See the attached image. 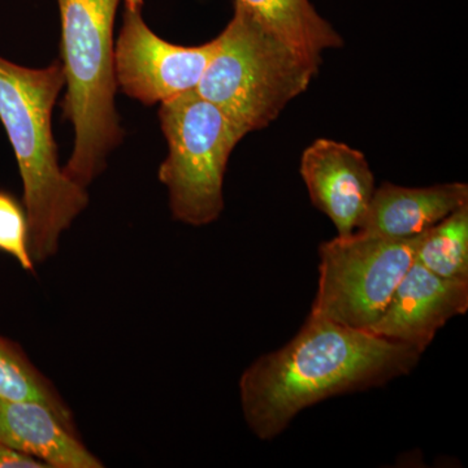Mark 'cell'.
<instances>
[{"instance_id":"6da1fadb","label":"cell","mask_w":468,"mask_h":468,"mask_svg":"<svg viewBox=\"0 0 468 468\" xmlns=\"http://www.w3.org/2000/svg\"><path fill=\"white\" fill-rule=\"evenodd\" d=\"M420 358L410 345L309 315L285 346L243 371V418L258 439H275L302 410L405 377Z\"/></svg>"},{"instance_id":"7a4b0ae2","label":"cell","mask_w":468,"mask_h":468,"mask_svg":"<svg viewBox=\"0 0 468 468\" xmlns=\"http://www.w3.org/2000/svg\"><path fill=\"white\" fill-rule=\"evenodd\" d=\"M63 86L58 61L27 68L0 57V122L16 156L37 266L58 254L61 236L89 206L88 187L58 165L51 117Z\"/></svg>"},{"instance_id":"3957f363","label":"cell","mask_w":468,"mask_h":468,"mask_svg":"<svg viewBox=\"0 0 468 468\" xmlns=\"http://www.w3.org/2000/svg\"><path fill=\"white\" fill-rule=\"evenodd\" d=\"M66 95L63 117L75 131L64 171L88 187L122 143L116 111L113 26L120 0H58Z\"/></svg>"},{"instance_id":"277c9868","label":"cell","mask_w":468,"mask_h":468,"mask_svg":"<svg viewBox=\"0 0 468 468\" xmlns=\"http://www.w3.org/2000/svg\"><path fill=\"white\" fill-rule=\"evenodd\" d=\"M217 39L196 91L248 134L272 124L319 73L239 2Z\"/></svg>"},{"instance_id":"5b68a950","label":"cell","mask_w":468,"mask_h":468,"mask_svg":"<svg viewBox=\"0 0 468 468\" xmlns=\"http://www.w3.org/2000/svg\"><path fill=\"white\" fill-rule=\"evenodd\" d=\"M159 120L168 155L158 177L167 187L172 217L186 226H208L223 214L228 162L248 133L196 90L160 103Z\"/></svg>"},{"instance_id":"8992f818","label":"cell","mask_w":468,"mask_h":468,"mask_svg":"<svg viewBox=\"0 0 468 468\" xmlns=\"http://www.w3.org/2000/svg\"><path fill=\"white\" fill-rule=\"evenodd\" d=\"M419 237L354 232L319 246V282L310 315L368 331L412 266Z\"/></svg>"},{"instance_id":"52a82bcc","label":"cell","mask_w":468,"mask_h":468,"mask_svg":"<svg viewBox=\"0 0 468 468\" xmlns=\"http://www.w3.org/2000/svg\"><path fill=\"white\" fill-rule=\"evenodd\" d=\"M217 48V38L194 48L165 41L144 21V0H124L113 54L117 88L144 106L196 90Z\"/></svg>"},{"instance_id":"ba28073f","label":"cell","mask_w":468,"mask_h":468,"mask_svg":"<svg viewBox=\"0 0 468 468\" xmlns=\"http://www.w3.org/2000/svg\"><path fill=\"white\" fill-rule=\"evenodd\" d=\"M300 172L311 202L331 218L337 236L356 232L377 189L365 154L346 144L318 138L302 154Z\"/></svg>"},{"instance_id":"9c48e42d","label":"cell","mask_w":468,"mask_h":468,"mask_svg":"<svg viewBox=\"0 0 468 468\" xmlns=\"http://www.w3.org/2000/svg\"><path fill=\"white\" fill-rule=\"evenodd\" d=\"M468 310V280L443 279L414 261L369 332L423 354L437 332Z\"/></svg>"},{"instance_id":"30bf717a","label":"cell","mask_w":468,"mask_h":468,"mask_svg":"<svg viewBox=\"0 0 468 468\" xmlns=\"http://www.w3.org/2000/svg\"><path fill=\"white\" fill-rule=\"evenodd\" d=\"M0 441L48 468L104 467L103 462L80 440L79 432L38 402L11 401L0 397Z\"/></svg>"},{"instance_id":"8fae6325","label":"cell","mask_w":468,"mask_h":468,"mask_svg":"<svg viewBox=\"0 0 468 468\" xmlns=\"http://www.w3.org/2000/svg\"><path fill=\"white\" fill-rule=\"evenodd\" d=\"M468 205L463 183L405 187L384 183L375 189L367 212L356 232L412 239Z\"/></svg>"},{"instance_id":"7c38bea8","label":"cell","mask_w":468,"mask_h":468,"mask_svg":"<svg viewBox=\"0 0 468 468\" xmlns=\"http://www.w3.org/2000/svg\"><path fill=\"white\" fill-rule=\"evenodd\" d=\"M250 9L261 23L298 54L320 67L323 52L343 46L334 27L310 0H234Z\"/></svg>"},{"instance_id":"4fadbf2b","label":"cell","mask_w":468,"mask_h":468,"mask_svg":"<svg viewBox=\"0 0 468 468\" xmlns=\"http://www.w3.org/2000/svg\"><path fill=\"white\" fill-rule=\"evenodd\" d=\"M0 397L11 401L42 403L76 431L72 410L50 378L45 377L15 341L0 335Z\"/></svg>"},{"instance_id":"5bb4252c","label":"cell","mask_w":468,"mask_h":468,"mask_svg":"<svg viewBox=\"0 0 468 468\" xmlns=\"http://www.w3.org/2000/svg\"><path fill=\"white\" fill-rule=\"evenodd\" d=\"M415 261L443 279L468 280V205L420 234Z\"/></svg>"},{"instance_id":"9a60e30c","label":"cell","mask_w":468,"mask_h":468,"mask_svg":"<svg viewBox=\"0 0 468 468\" xmlns=\"http://www.w3.org/2000/svg\"><path fill=\"white\" fill-rule=\"evenodd\" d=\"M0 252L16 261L27 272H36L26 207L5 190H0Z\"/></svg>"},{"instance_id":"2e32d148","label":"cell","mask_w":468,"mask_h":468,"mask_svg":"<svg viewBox=\"0 0 468 468\" xmlns=\"http://www.w3.org/2000/svg\"><path fill=\"white\" fill-rule=\"evenodd\" d=\"M0 468H48L45 463L0 441Z\"/></svg>"}]
</instances>
